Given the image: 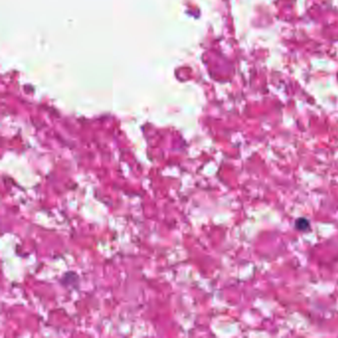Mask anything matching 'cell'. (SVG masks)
I'll return each instance as SVG.
<instances>
[{"mask_svg": "<svg viewBox=\"0 0 338 338\" xmlns=\"http://www.w3.org/2000/svg\"><path fill=\"white\" fill-rule=\"evenodd\" d=\"M296 227L298 230H306L310 227V222L306 218H299L296 220Z\"/></svg>", "mask_w": 338, "mask_h": 338, "instance_id": "6da1fadb", "label": "cell"}]
</instances>
